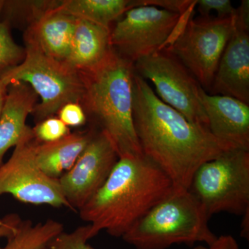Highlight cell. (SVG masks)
<instances>
[{
	"label": "cell",
	"instance_id": "cell-1",
	"mask_svg": "<svg viewBox=\"0 0 249 249\" xmlns=\"http://www.w3.org/2000/svg\"><path fill=\"white\" fill-rule=\"evenodd\" d=\"M133 121L142 155L169 178L175 190L188 191L201 164L234 149L163 103L136 73Z\"/></svg>",
	"mask_w": 249,
	"mask_h": 249
},
{
	"label": "cell",
	"instance_id": "cell-2",
	"mask_svg": "<svg viewBox=\"0 0 249 249\" xmlns=\"http://www.w3.org/2000/svg\"><path fill=\"white\" fill-rule=\"evenodd\" d=\"M174 190L171 180L144 157H120L99 191L80 210L90 237L105 231L122 237L147 211Z\"/></svg>",
	"mask_w": 249,
	"mask_h": 249
},
{
	"label": "cell",
	"instance_id": "cell-3",
	"mask_svg": "<svg viewBox=\"0 0 249 249\" xmlns=\"http://www.w3.org/2000/svg\"><path fill=\"white\" fill-rule=\"evenodd\" d=\"M80 73L85 83L82 103L110 139L119 158L142 157L133 121L134 63L113 48L99 65Z\"/></svg>",
	"mask_w": 249,
	"mask_h": 249
},
{
	"label": "cell",
	"instance_id": "cell-4",
	"mask_svg": "<svg viewBox=\"0 0 249 249\" xmlns=\"http://www.w3.org/2000/svg\"><path fill=\"white\" fill-rule=\"evenodd\" d=\"M211 219L189 191L174 188L129 229L122 238L136 249H166L173 245H211L217 239Z\"/></svg>",
	"mask_w": 249,
	"mask_h": 249
},
{
	"label": "cell",
	"instance_id": "cell-5",
	"mask_svg": "<svg viewBox=\"0 0 249 249\" xmlns=\"http://www.w3.org/2000/svg\"><path fill=\"white\" fill-rule=\"evenodd\" d=\"M23 60L0 73L9 84L22 82L41 98L33 112L40 121L52 117L65 105L83 101L85 83L82 73L47 55L34 41L25 38Z\"/></svg>",
	"mask_w": 249,
	"mask_h": 249
},
{
	"label": "cell",
	"instance_id": "cell-6",
	"mask_svg": "<svg viewBox=\"0 0 249 249\" xmlns=\"http://www.w3.org/2000/svg\"><path fill=\"white\" fill-rule=\"evenodd\" d=\"M188 191L210 218L222 212L243 216L249 212V151L232 149L205 162Z\"/></svg>",
	"mask_w": 249,
	"mask_h": 249
},
{
	"label": "cell",
	"instance_id": "cell-7",
	"mask_svg": "<svg viewBox=\"0 0 249 249\" xmlns=\"http://www.w3.org/2000/svg\"><path fill=\"white\" fill-rule=\"evenodd\" d=\"M183 25L163 48L189 70L207 92L212 86L224 49L235 30V14L225 18H189Z\"/></svg>",
	"mask_w": 249,
	"mask_h": 249
},
{
	"label": "cell",
	"instance_id": "cell-8",
	"mask_svg": "<svg viewBox=\"0 0 249 249\" xmlns=\"http://www.w3.org/2000/svg\"><path fill=\"white\" fill-rule=\"evenodd\" d=\"M134 67L137 75L153 83L163 103L190 122L209 128L201 101V85L169 51L163 48L141 58L134 63Z\"/></svg>",
	"mask_w": 249,
	"mask_h": 249
},
{
	"label": "cell",
	"instance_id": "cell-9",
	"mask_svg": "<svg viewBox=\"0 0 249 249\" xmlns=\"http://www.w3.org/2000/svg\"><path fill=\"white\" fill-rule=\"evenodd\" d=\"M37 142L29 127L9 160L0 165V196L11 195L24 204L71 209L58 180L48 178L39 168L35 156Z\"/></svg>",
	"mask_w": 249,
	"mask_h": 249
},
{
	"label": "cell",
	"instance_id": "cell-10",
	"mask_svg": "<svg viewBox=\"0 0 249 249\" xmlns=\"http://www.w3.org/2000/svg\"><path fill=\"white\" fill-rule=\"evenodd\" d=\"M111 31V45L132 63L163 48L186 14L154 6L128 10Z\"/></svg>",
	"mask_w": 249,
	"mask_h": 249
},
{
	"label": "cell",
	"instance_id": "cell-11",
	"mask_svg": "<svg viewBox=\"0 0 249 249\" xmlns=\"http://www.w3.org/2000/svg\"><path fill=\"white\" fill-rule=\"evenodd\" d=\"M119 159L106 134L96 132L71 169L58 179L72 211H80L99 191Z\"/></svg>",
	"mask_w": 249,
	"mask_h": 249
},
{
	"label": "cell",
	"instance_id": "cell-12",
	"mask_svg": "<svg viewBox=\"0 0 249 249\" xmlns=\"http://www.w3.org/2000/svg\"><path fill=\"white\" fill-rule=\"evenodd\" d=\"M249 25L235 14V30L219 60L210 94L229 96L249 105Z\"/></svg>",
	"mask_w": 249,
	"mask_h": 249
},
{
	"label": "cell",
	"instance_id": "cell-13",
	"mask_svg": "<svg viewBox=\"0 0 249 249\" xmlns=\"http://www.w3.org/2000/svg\"><path fill=\"white\" fill-rule=\"evenodd\" d=\"M200 98L211 133L234 149L249 151V105L200 89Z\"/></svg>",
	"mask_w": 249,
	"mask_h": 249
},
{
	"label": "cell",
	"instance_id": "cell-14",
	"mask_svg": "<svg viewBox=\"0 0 249 249\" xmlns=\"http://www.w3.org/2000/svg\"><path fill=\"white\" fill-rule=\"evenodd\" d=\"M56 4L53 3L32 21L25 38L34 41L52 58L66 62L76 18L57 9Z\"/></svg>",
	"mask_w": 249,
	"mask_h": 249
},
{
	"label": "cell",
	"instance_id": "cell-15",
	"mask_svg": "<svg viewBox=\"0 0 249 249\" xmlns=\"http://www.w3.org/2000/svg\"><path fill=\"white\" fill-rule=\"evenodd\" d=\"M37 94L29 85L22 82L11 84L0 114V165L5 154L15 147L29 129L27 116L36 107Z\"/></svg>",
	"mask_w": 249,
	"mask_h": 249
},
{
	"label": "cell",
	"instance_id": "cell-16",
	"mask_svg": "<svg viewBox=\"0 0 249 249\" xmlns=\"http://www.w3.org/2000/svg\"><path fill=\"white\" fill-rule=\"evenodd\" d=\"M113 47L111 29L76 18L67 64L80 72L93 70L105 60Z\"/></svg>",
	"mask_w": 249,
	"mask_h": 249
},
{
	"label": "cell",
	"instance_id": "cell-17",
	"mask_svg": "<svg viewBox=\"0 0 249 249\" xmlns=\"http://www.w3.org/2000/svg\"><path fill=\"white\" fill-rule=\"evenodd\" d=\"M97 131L70 133L50 142H39L35 147L36 160L46 176L58 180L71 169Z\"/></svg>",
	"mask_w": 249,
	"mask_h": 249
},
{
	"label": "cell",
	"instance_id": "cell-18",
	"mask_svg": "<svg viewBox=\"0 0 249 249\" xmlns=\"http://www.w3.org/2000/svg\"><path fill=\"white\" fill-rule=\"evenodd\" d=\"M137 6L129 0H68L57 3V9L78 19H86L110 29V24Z\"/></svg>",
	"mask_w": 249,
	"mask_h": 249
},
{
	"label": "cell",
	"instance_id": "cell-19",
	"mask_svg": "<svg viewBox=\"0 0 249 249\" xmlns=\"http://www.w3.org/2000/svg\"><path fill=\"white\" fill-rule=\"evenodd\" d=\"M64 231L62 223L49 219L34 224L30 219L21 220L14 233L0 249H48L52 241Z\"/></svg>",
	"mask_w": 249,
	"mask_h": 249
},
{
	"label": "cell",
	"instance_id": "cell-20",
	"mask_svg": "<svg viewBox=\"0 0 249 249\" xmlns=\"http://www.w3.org/2000/svg\"><path fill=\"white\" fill-rule=\"evenodd\" d=\"M4 2V0H0V73L18 65L24 56V51L16 43L9 24L1 17Z\"/></svg>",
	"mask_w": 249,
	"mask_h": 249
},
{
	"label": "cell",
	"instance_id": "cell-21",
	"mask_svg": "<svg viewBox=\"0 0 249 249\" xmlns=\"http://www.w3.org/2000/svg\"><path fill=\"white\" fill-rule=\"evenodd\" d=\"M89 225L83 226L71 232H62L49 245L48 249H95L88 243L91 239Z\"/></svg>",
	"mask_w": 249,
	"mask_h": 249
},
{
	"label": "cell",
	"instance_id": "cell-22",
	"mask_svg": "<svg viewBox=\"0 0 249 249\" xmlns=\"http://www.w3.org/2000/svg\"><path fill=\"white\" fill-rule=\"evenodd\" d=\"M39 142H50L60 140L70 133V129L58 118L50 117L39 122L33 129Z\"/></svg>",
	"mask_w": 249,
	"mask_h": 249
},
{
	"label": "cell",
	"instance_id": "cell-23",
	"mask_svg": "<svg viewBox=\"0 0 249 249\" xmlns=\"http://www.w3.org/2000/svg\"><path fill=\"white\" fill-rule=\"evenodd\" d=\"M196 5L202 18L210 17L212 11L217 13L218 18L232 17L235 14L236 9L229 0H199Z\"/></svg>",
	"mask_w": 249,
	"mask_h": 249
},
{
	"label": "cell",
	"instance_id": "cell-24",
	"mask_svg": "<svg viewBox=\"0 0 249 249\" xmlns=\"http://www.w3.org/2000/svg\"><path fill=\"white\" fill-rule=\"evenodd\" d=\"M58 113V119L68 127H78L86 122V114L79 103H71L65 105Z\"/></svg>",
	"mask_w": 249,
	"mask_h": 249
},
{
	"label": "cell",
	"instance_id": "cell-25",
	"mask_svg": "<svg viewBox=\"0 0 249 249\" xmlns=\"http://www.w3.org/2000/svg\"><path fill=\"white\" fill-rule=\"evenodd\" d=\"M21 220L17 214H6L0 219V238H8L12 235Z\"/></svg>",
	"mask_w": 249,
	"mask_h": 249
},
{
	"label": "cell",
	"instance_id": "cell-26",
	"mask_svg": "<svg viewBox=\"0 0 249 249\" xmlns=\"http://www.w3.org/2000/svg\"><path fill=\"white\" fill-rule=\"evenodd\" d=\"M193 249H240L238 244L232 235L217 237L213 243L208 247L198 246Z\"/></svg>",
	"mask_w": 249,
	"mask_h": 249
},
{
	"label": "cell",
	"instance_id": "cell-27",
	"mask_svg": "<svg viewBox=\"0 0 249 249\" xmlns=\"http://www.w3.org/2000/svg\"><path fill=\"white\" fill-rule=\"evenodd\" d=\"M9 86V84L5 81L3 77L0 74V114L2 111L3 107H4Z\"/></svg>",
	"mask_w": 249,
	"mask_h": 249
},
{
	"label": "cell",
	"instance_id": "cell-28",
	"mask_svg": "<svg viewBox=\"0 0 249 249\" xmlns=\"http://www.w3.org/2000/svg\"><path fill=\"white\" fill-rule=\"evenodd\" d=\"M243 220H242V231H241V235L242 237H245L246 239H249V212L244 214Z\"/></svg>",
	"mask_w": 249,
	"mask_h": 249
}]
</instances>
